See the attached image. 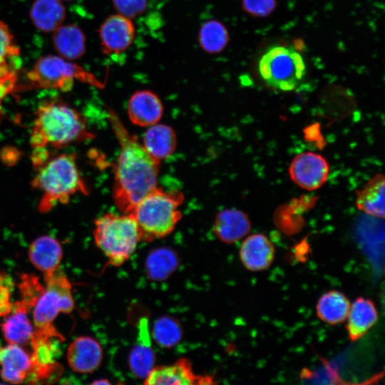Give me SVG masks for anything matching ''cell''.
Returning <instances> with one entry per match:
<instances>
[{
  "mask_svg": "<svg viewBox=\"0 0 385 385\" xmlns=\"http://www.w3.org/2000/svg\"><path fill=\"white\" fill-rule=\"evenodd\" d=\"M110 121L120 144L114 168L113 198L123 213H130L135 205L157 187L160 163L126 130L111 112Z\"/></svg>",
  "mask_w": 385,
  "mask_h": 385,
  "instance_id": "6da1fadb",
  "label": "cell"
},
{
  "mask_svg": "<svg viewBox=\"0 0 385 385\" xmlns=\"http://www.w3.org/2000/svg\"><path fill=\"white\" fill-rule=\"evenodd\" d=\"M85 118L60 99H48L38 107L30 135L33 149L62 148L93 138Z\"/></svg>",
  "mask_w": 385,
  "mask_h": 385,
  "instance_id": "7a4b0ae2",
  "label": "cell"
},
{
  "mask_svg": "<svg viewBox=\"0 0 385 385\" xmlns=\"http://www.w3.org/2000/svg\"><path fill=\"white\" fill-rule=\"evenodd\" d=\"M36 171L31 186L42 192L38 205V210L41 213L49 212L58 204L67 203L77 192H88L73 154L50 157Z\"/></svg>",
  "mask_w": 385,
  "mask_h": 385,
  "instance_id": "3957f363",
  "label": "cell"
},
{
  "mask_svg": "<svg viewBox=\"0 0 385 385\" xmlns=\"http://www.w3.org/2000/svg\"><path fill=\"white\" fill-rule=\"evenodd\" d=\"M183 200L180 192H168L158 187L133 207V216L142 241H152L170 234L181 219L179 209Z\"/></svg>",
  "mask_w": 385,
  "mask_h": 385,
  "instance_id": "277c9868",
  "label": "cell"
},
{
  "mask_svg": "<svg viewBox=\"0 0 385 385\" xmlns=\"http://www.w3.org/2000/svg\"><path fill=\"white\" fill-rule=\"evenodd\" d=\"M94 224L95 243L111 266L125 263L142 241L139 227L130 213H106L96 219Z\"/></svg>",
  "mask_w": 385,
  "mask_h": 385,
  "instance_id": "5b68a950",
  "label": "cell"
},
{
  "mask_svg": "<svg viewBox=\"0 0 385 385\" xmlns=\"http://www.w3.org/2000/svg\"><path fill=\"white\" fill-rule=\"evenodd\" d=\"M43 277L45 289L33 306L32 323L35 334L62 340L63 337L53 322L59 313L69 314L74 309L71 284L59 268Z\"/></svg>",
  "mask_w": 385,
  "mask_h": 385,
  "instance_id": "8992f818",
  "label": "cell"
},
{
  "mask_svg": "<svg viewBox=\"0 0 385 385\" xmlns=\"http://www.w3.org/2000/svg\"><path fill=\"white\" fill-rule=\"evenodd\" d=\"M257 71L270 87L282 91L295 89L306 75V64L302 54L285 45L270 46L260 56Z\"/></svg>",
  "mask_w": 385,
  "mask_h": 385,
  "instance_id": "52a82bcc",
  "label": "cell"
},
{
  "mask_svg": "<svg viewBox=\"0 0 385 385\" xmlns=\"http://www.w3.org/2000/svg\"><path fill=\"white\" fill-rule=\"evenodd\" d=\"M75 80L96 83L94 77L80 66L59 56L50 54L38 58L26 73L28 83L26 87L68 91L73 88Z\"/></svg>",
  "mask_w": 385,
  "mask_h": 385,
  "instance_id": "ba28073f",
  "label": "cell"
},
{
  "mask_svg": "<svg viewBox=\"0 0 385 385\" xmlns=\"http://www.w3.org/2000/svg\"><path fill=\"white\" fill-rule=\"evenodd\" d=\"M327 160L318 153H302L296 155L289 167L292 180L300 188L315 190L327 181L329 175Z\"/></svg>",
  "mask_w": 385,
  "mask_h": 385,
  "instance_id": "9c48e42d",
  "label": "cell"
},
{
  "mask_svg": "<svg viewBox=\"0 0 385 385\" xmlns=\"http://www.w3.org/2000/svg\"><path fill=\"white\" fill-rule=\"evenodd\" d=\"M213 377L195 373L191 362L180 358L168 365L155 366L143 379L145 385H201L213 384Z\"/></svg>",
  "mask_w": 385,
  "mask_h": 385,
  "instance_id": "30bf717a",
  "label": "cell"
},
{
  "mask_svg": "<svg viewBox=\"0 0 385 385\" xmlns=\"http://www.w3.org/2000/svg\"><path fill=\"white\" fill-rule=\"evenodd\" d=\"M99 37L106 54L126 50L135 37V27L130 19L117 14L108 17L101 25Z\"/></svg>",
  "mask_w": 385,
  "mask_h": 385,
  "instance_id": "8fae6325",
  "label": "cell"
},
{
  "mask_svg": "<svg viewBox=\"0 0 385 385\" xmlns=\"http://www.w3.org/2000/svg\"><path fill=\"white\" fill-rule=\"evenodd\" d=\"M103 357L100 343L90 336L76 337L67 349L69 367L78 374H91L98 369Z\"/></svg>",
  "mask_w": 385,
  "mask_h": 385,
  "instance_id": "7c38bea8",
  "label": "cell"
},
{
  "mask_svg": "<svg viewBox=\"0 0 385 385\" xmlns=\"http://www.w3.org/2000/svg\"><path fill=\"white\" fill-rule=\"evenodd\" d=\"M0 375L10 384H21L31 376L33 361L23 346L7 344L0 345Z\"/></svg>",
  "mask_w": 385,
  "mask_h": 385,
  "instance_id": "4fadbf2b",
  "label": "cell"
},
{
  "mask_svg": "<svg viewBox=\"0 0 385 385\" xmlns=\"http://www.w3.org/2000/svg\"><path fill=\"white\" fill-rule=\"evenodd\" d=\"M240 258L244 267L257 272L268 269L274 258V247L263 234L248 236L242 243Z\"/></svg>",
  "mask_w": 385,
  "mask_h": 385,
  "instance_id": "5bb4252c",
  "label": "cell"
},
{
  "mask_svg": "<svg viewBox=\"0 0 385 385\" xmlns=\"http://www.w3.org/2000/svg\"><path fill=\"white\" fill-rule=\"evenodd\" d=\"M127 111L133 124L149 127L160 121L163 106L160 99L153 92L142 90L136 91L130 98Z\"/></svg>",
  "mask_w": 385,
  "mask_h": 385,
  "instance_id": "9a60e30c",
  "label": "cell"
},
{
  "mask_svg": "<svg viewBox=\"0 0 385 385\" xmlns=\"http://www.w3.org/2000/svg\"><path fill=\"white\" fill-rule=\"evenodd\" d=\"M138 329L136 342L129 354L128 365L135 377L144 379L155 366V361L146 318L140 320Z\"/></svg>",
  "mask_w": 385,
  "mask_h": 385,
  "instance_id": "2e32d148",
  "label": "cell"
},
{
  "mask_svg": "<svg viewBox=\"0 0 385 385\" xmlns=\"http://www.w3.org/2000/svg\"><path fill=\"white\" fill-rule=\"evenodd\" d=\"M30 309L21 302L13 306L12 310L1 324L3 337L7 344L21 346L30 344L35 329L28 316Z\"/></svg>",
  "mask_w": 385,
  "mask_h": 385,
  "instance_id": "e0dca14e",
  "label": "cell"
},
{
  "mask_svg": "<svg viewBox=\"0 0 385 385\" xmlns=\"http://www.w3.org/2000/svg\"><path fill=\"white\" fill-rule=\"evenodd\" d=\"M28 256L33 266L45 275L59 268L63 250L57 239L50 235H43L31 243Z\"/></svg>",
  "mask_w": 385,
  "mask_h": 385,
  "instance_id": "ac0fdd59",
  "label": "cell"
},
{
  "mask_svg": "<svg viewBox=\"0 0 385 385\" xmlns=\"http://www.w3.org/2000/svg\"><path fill=\"white\" fill-rule=\"evenodd\" d=\"M251 230L246 213L237 209H225L215 217L213 232L222 242L235 243L245 237Z\"/></svg>",
  "mask_w": 385,
  "mask_h": 385,
  "instance_id": "d6986e66",
  "label": "cell"
},
{
  "mask_svg": "<svg viewBox=\"0 0 385 385\" xmlns=\"http://www.w3.org/2000/svg\"><path fill=\"white\" fill-rule=\"evenodd\" d=\"M346 330L351 341L363 336L376 323L378 313L372 300L360 297L351 304L347 316Z\"/></svg>",
  "mask_w": 385,
  "mask_h": 385,
  "instance_id": "ffe728a7",
  "label": "cell"
},
{
  "mask_svg": "<svg viewBox=\"0 0 385 385\" xmlns=\"http://www.w3.org/2000/svg\"><path fill=\"white\" fill-rule=\"evenodd\" d=\"M53 44L59 56L68 61L81 58L86 51V36L73 24L61 25L53 32Z\"/></svg>",
  "mask_w": 385,
  "mask_h": 385,
  "instance_id": "44dd1931",
  "label": "cell"
},
{
  "mask_svg": "<svg viewBox=\"0 0 385 385\" xmlns=\"http://www.w3.org/2000/svg\"><path fill=\"white\" fill-rule=\"evenodd\" d=\"M29 16L38 30L53 33L63 24L66 8L60 0H35L31 6Z\"/></svg>",
  "mask_w": 385,
  "mask_h": 385,
  "instance_id": "7402d4cb",
  "label": "cell"
},
{
  "mask_svg": "<svg viewBox=\"0 0 385 385\" xmlns=\"http://www.w3.org/2000/svg\"><path fill=\"white\" fill-rule=\"evenodd\" d=\"M147 152L160 162L173 154L176 147V135L173 129L165 124L155 123L148 127L143 140Z\"/></svg>",
  "mask_w": 385,
  "mask_h": 385,
  "instance_id": "603a6c76",
  "label": "cell"
},
{
  "mask_svg": "<svg viewBox=\"0 0 385 385\" xmlns=\"http://www.w3.org/2000/svg\"><path fill=\"white\" fill-rule=\"evenodd\" d=\"M384 175L378 173L356 192V206L366 214L384 218Z\"/></svg>",
  "mask_w": 385,
  "mask_h": 385,
  "instance_id": "cb8c5ba5",
  "label": "cell"
},
{
  "mask_svg": "<svg viewBox=\"0 0 385 385\" xmlns=\"http://www.w3.org/2000/svg\"><path fill=\"white\" fill-rule=\"evenodd\" d=\"M350 302L342 292L331 290L322 294L317 304V314L325 323L336 325L344 322L348 316Z\"/></svg>",
  "mask_w": 385,
  "mask_h": 385,
  "instance_id": "d4e9b609",
  "label": "cell"
},
{
  "mask_svg": "<svg viewBox=\"0 0 385 385\" xmlns=\"http://www.w3.org/2000/svg\"><path fill=\"white\" fill-rule=\"evenodd\" d=\"M198 41L201 48L209 53L221 52L229 41V34L226 27L217 20H210L200 27Z\"/></svg>",
  "mask_w": 385,
  "mask_h": 385,
  "instance_id": "484cf974",
  "label": "cell"
},
{
  "mask_svg": "<svg viewBox=\"0 0 385 385\" xmlns=\"http://www.w3.org/2000/svg\"><path fill=\"white\" fill-rule=\"evenodd\" d=\"M176 254L168 248H159L152 251L145 262L146 271L151 279L162 280L168 277L177 267Z\"/></svg>",
  "mask_w": 385,
  "mask_h": 385,
  "instance_id": "4316f807",
  "label": "cell"
},
{
  "mask_svg": "<svg viewBox=\"0 0 385 385\" xmlns=\"http://www.w3.org/2000/svg\"><path fill=\"white\" fill-rule=\"evenodd\" d=\"M183 335L182 327L178 321L171 317H162L154 323L152 336L162 347L170 348L176 345Z\"/></svg>",
  "mask_w": 385,
  "mask_h": 385,
  "instance_id": "83f0119b",
  "label": "cell"
},
{
  "mask_svg": "<svg viewBox=\"0 0 385 385\" xmlns=\"http://www.w3.org/2000/svg\"><path fill=\"white\" fill-rule=\"evenodd\" d=\"M20 56V48L9 27L0 20V65L11 63Z\"/></svg>",
  "mask_w": 385,
  "mask_h": 385,
  "instance_id": "f1b7e54d",
  "label": "cell"
},
{
  "mask_svg": "<svg viewBox=\"0 0 385 385\" xmlns=\"http://www.w3.org/2000/svg\"><path fill=\"white\" fill-rule=\"evenodd\" d=\"M45 289V285L40 283L35 276L24 274L21 277L20 290L21 292V303L29 309L33 307Z\"/></svg>",
  "mask_w": 385,
  "mask_h": 385,
  "instance_id": "f546056e",
  "label": "cell"
},
{
  "mask_svg": "<svg viewBox=\"0 0 385 385\" xmlns=\"http://www.w3.org/2000/svg\"><path fill=\"white\" fill-rule=\"evenodd\" d=\"M17 73L12 62L0 65V121L2 117L1 103L8 94L16 89Z\"/></svg>",
  "mask_w": 385,
  "mask_h": 385,
  "instance_id": "4dcf8cb0",
  "label": "cell"
},
{
  "mask_svg": "<svg viewBox=\"0 0 385 385\" xmlns=\"http://www.w3.org/2000/svg\"><path fill=\"white\" fill-rule=\"evenodd\" d=\"M242 9L255 17H266L276 8V0H242Z\"/></svg>",
  "mask_w": 385,
  "mask_h": 385,
  "instance_id": "1f68e13d",
  "label": "cell"
},
{
  "mask_svg": "<svg viewBox=\"0 0 385 385\" xmlns=\"http://www.w3.org/2000/svg\"><path fill=\"white\" fill-rule=\"evenodd\" d=\"M147 1L148 0H113V4L118 14L131 19L145 10Z\"/></svg>",
  "mask_w": 385,
  "mask_h": 385,
  "instance_id": "d6a6232c",
  "label": "cell"
},
{
  "mask_svg": "<svg viewBox=\"0 0 385 385\" xmlns=\"http://www.w3.org/2000/svg\"><path fill=\"white\" fill-rule=\"evenodd\" d=\"M92 384H109L110 382L107 379H101V380L93 381Z\"/></svg>",
  "mask_w": 385,
  "mask_h": 385,
  "instance_id": "836d02e7",
  "label": "cell"
},
{
  "mask_svg": "<svg viewBox=\"0 0 385 385\" xmlns=\"http://www.w3.org/2000/svg\"><path fill=\"white\" fill-rule=\"evenodd\" d=\"M60 1H69V0H60Z\"/></svg>",
  "mask_w": 385,
  "mask_h": 385,
  "instance_id": "e575fe53",
  "label": "cell"
}]
</instances>
